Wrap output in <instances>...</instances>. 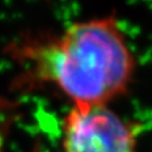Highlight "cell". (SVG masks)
<instances>
[{
  "mask_svg": "<svg viewBox=\"0 0 152 152\" xmlns=\"http://www.w3.org/2000/svg\"><path fill=\"white\" fill-rule=\"evenodd\" d=\"M37 75L64 92L73 105L105 104L124 95L135 59L118 22L95 18L69 25L34 53Z\"/></svg>",
  "mask_w": 152,
  "mask_h": 152,
  "instance_id": "1",
  "label": "cell"
},
{
  "mask_svg": "<svg viewBox=\"0 0 152 152\" xmlns=\"http://www.w3.org/2000/svg\"><path fill=\"white\" fill-rule=\"evenodd\" d=\"M62 152H138L137 138L108 105H73L62 125Z\"/></svg>",
  "mask_w": 152,
  "mask_h": 152,
  "instance_id": "2",
  "label": "cell"
}]
</instances>
